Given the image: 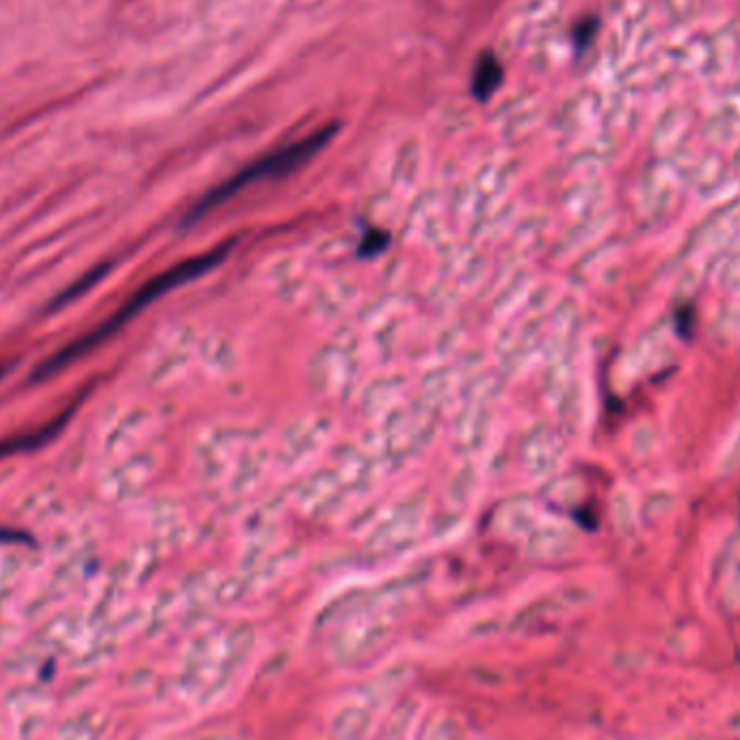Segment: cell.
Returning <instances> with one entry per match:
<instances>
[{"mask_svg": "<svg viewBox=\"0 0 740 740\" xmlns=\"http://www.w3.org/2000/svg\"><path fill=\"white\" fill-rule=\"evenodd\" d=\"M409 669L395 665L379 671L357 691L346 695L334 708L330 719V739L368 740L379 723L384 710L390 706L398 689L407 682Z\"/></svg>", "mask_w": 740, "mask_h": 740, "instance_id": "obj_1", "label": "cell"}, {"mask_svg": "<svg viewBox=\"0 0 740 740\" xmlns=\"http://www.w3.org/2000/svg\"><path fill=\"white\" fill-rule=\"evenodd\" d=\"M396 613H357L336 624L330 656L338 665H353L382 647L395 624Z\"/></svg>", "mask_w": 740, "mask_h": 740, "instance_id": "obj_2", "label": "cell"}, {"mask_svg": "<svg viewBox=\"0 0 740 740\" xmlns=\"http://www.w3.org/2000/svg\"><path fill=\"white\" fill-rule=\"evenodd\" d=\"M332 438L334 420L330 416H303L284 429L273 463L282 472H299L325 450Z\"/></svg>", "mask_w": 740, "mask_h": 740, "instance_id": "obj_3", "label": "cell"}, {"mask_svg": "<svg viewBox=\"0 0 740 740\" xmlns=\"http://www.w3.org/2000/svg\"><path fill=\"white\" fill-rule=\"evenodd\" d=\"M362 375V351L353 338L319 348L310 362V379L316 390L327 395L351 393Z\"/></svg>", "mask_w": 740, "mask_h": 740, "instance_id": "obj_4", "label": "cell"}, {"mask_svg": "<svg viewBox=\"0 0 740 740\" xmlns=\"http://www.w3.org/2000/svg\"><path fill=\"white\" fill-rule=\"evenodd\" d=\"M258 635L251 626L239 624L226 633H221V649L217 658V667L208 689L199 697V708H208L217 703L226 692L232 689L234 680L246 671L247 663L253 656Z\"/></svg>", "mask_w": 740, "mask_h": 740, "instance_id": "obj_5", "label": "cell"}, {"mask_svg": "<svg viewBox=\"0 0 740 740\" xmlns=\"http://www.w3.org/2000/svg\"><path fill=\"white\" fill-rule=\"evenodd\" d=\"M262 442L260 431L246 425H221L201 440V468L210 481H228L247 448Z\"/></svg>", "mask_w": 740, "mask_h": 740, "instance_id": "obj_6", "label": "cell"}, {"mask_svg": "<svg viewBox=\"0 0 740 740\" xmlns=\"http://www.w3.org/2000/svg\"><path fill=\"white\" fill-rule=\"evenodd\" d=\"M427 504L420 498H407L384 509L366 527V545L371 550H390L411 542L425 527Z\"/></svg>", "mask_w": 740, "mask_h": 740, "instance_id": "obj_7", "label": "cell"}, {"mask_svg": "<svg viewBox=\"0 0 740 740\" xmlns=\"http://www.w3.org/2000/svg\"><path fill=\"white\" fill-rule=\"evenodd\" d=\"M219 649H221V633H204L185 647L174 678L176 692L183 699L198 703L199 697L212 680Z\"/></svg>", "mask_w": 740, "mask_h": 740, "instance_id": "obj_8", "label": "cell"}, {"mask_svg": "<svg viewBox=\"0 0 740 740\" xmlns=\"http://www.w3.org/2000/svg\"><path fill=\"white\" fill-rule=\"evenodd\" d=\"M587 600H590V592L581 590V587H567V590L545 593L542 597H538V600L520 606L511 617H507L504 630H509V633H522L529 626L542 624L545 619H552V617H559V615L567 613V611L579 608Z\"/></svg>", "mask_w": 740, "mask_h": 740, "instance_id": "obj_9", "label": "cell"}, {"mask_svg": "<svg viewBox=\"0 0 740 740\" xmlns=\"http://www.w3.org/2000/svg\"><path fill=\"white\" fill-rule=\"evenodd\" d=\"M524 554L535 561H554L572 554L579 545L576 531L561 520L542 518L538 527L522 540Z\"/></svg>", "mask_w": 740, "mask_h": 740, "instance_id": "obj_10", "label": "cell"}, {"mask_svg": "<svg viewBox=\"0 0 740 740\" xmlns=\"http://www.w3.org/2000/svg\"><path fill=\"white\" fill-rule=\"evenodd\" d=\"M7 712L18 740L40 739L46 730L50 699L42 691H18L7 699Z\"/></svg>", "mask_w": 740, "mask_h": 740, "instance_id": "obj_11", "label": "cell"}, {"mask_svg": "<svg viewBox=\"0 0 740 740\" xmlns=\"http://www.w3.org/2000/svg\"><path fill=\"white\" fill-rule=\"evenodd\" d=\"M563 455L565 445L561 436L548 427H535L524 440V466L533 479L552 477L561 468Z\"/></svg>", "mask_w": 740, "mask_h": 740, "instance_id": "obj_12", "label": "cell"}, {"mask_svg": "<svg viewBox=\"0 0 740 740\" xmlns=\"http://www.w3.org/2000/svg\"><path fill=\"white\" fill-rule=\"evenodd\" d=\"M359 296V289L353 280L336 278L321 284L314 293L308 296L310 314L321 323H334L353 308Z\"/></svg>", "mask_w": 740, "mask_h": 740, "instance_id": "obj_13", "label": "cell"}, {"mask_svg": "<svg viewBox=\"0 0 740 740\" xmlns=\"http://www.w3.org/2000/svg\"><path fill=\"white\" fill-rule=\"evenodd\" d=\"M264 280L275 295L289 303L301 301L308 293V278L295 253H284L271 260L264 269Z\"/></svg>", "mask_w": 740, "mask_h": 740, "instance_id": "obj_14", "label": "cell"}, {"mask_svg": "<svg viewBox=\"0 0 740 740\" xmlns=\"http://www.w3.org/2000/svg\"><path fill=\"white\" fill-rule=\"evenodd\" d=\"M271 461H273V452L262 442L247 448L246 452L241 455V459L237 461L234 470L230 472L228 481L223 483L228 493L237 498V496L253 492L260 486V481L264 479Z\"/></svg>", "mask_w": 740, "mask_h": 740, "instance_id": "obj_15", "label": "cell"}, {"mask_svg": "<svg viewBox=\"0 0 740 740\" xmlns=\"http://www.w3.org/2000/svg\"><path fill=\"white\" fill-rule=\"evenodd\" d=\"M611 217L608 212H595L590 217H583L579 223H574L556 243V258L567 260L585 249L595 246L608 230H611Z\"/></svg>", "mask_w": 740, "mask_h": 740, "instance_id": "obj_16", "label": "cell"}, {"mask_svg": "<svg viewBox=\"0 0 740 740\" xmlns=\"http://www.w3.org/2000/svg\"><path fill=\"white\" fill-rule=\"evenodd\" d=\"M542 518V513L538 511V507L531 500L513 498L498 509L493 524L504 538L522 542L538 527V522Z\"/></svg>", "mask_w": 740, "mask_h": 740, "instance_id": "obj_17", "label": "cell"}, {"mask_svg": "<svg viewBox=\"0 0 740 740\" xmlns=\"http://www.w3.org/2000/svg\"><path fill=\"white\" fill-rule=\"evenodd\" d=\"M403 390H405V379L400 375H384L373 379L359 396L362 411L373 423H377L382 416H386L400 405Z\"/></svg>", "mask_w": 740, "mask_h": 740, "instance_id": "obj_18", "label": "cell"}, {"mask_svg": "<svg viewBox=\"0 0 740 740\" xmlns=\"http://www.w3.org/2000/svg\"><path fill=\"white\" fill-rule=\"evenodd\" d=\"M739 208H726L721 212H715L712 217H708L692 230L685 251L695 253V251H706V249L721 246L739 228Z\"/></svg>", "mask_w": 740, "mask_h": 740, "instance_id": "obj_19", "label": "cell"}, {"mask_svg": "<svg viewBox=\"0 0 740 740\" xmlns=\"http://www.w3.org/2000/svg\"><path fill=\"white\" fill-rule=\"evenodd\" d=\"M535 286L538 284H535L533 273L524 267H518L515 271L509 273V280L500 284L496 299H493V314L502 321L513 319V314H518L527 305Z\"/></svg>", "mask_w": 740, "mask_h": 740, "instance_id": "obj_20", "label": "cell"}, {"mask_svg": "<svg viewBox=\"0 0 740 740\" xmlns=\"http://www.w3.org/2000/svg\"><path fill=\"white\" fill-rule=\"evenodd\" d=\"M665 351V338L656 332L645 334L642 341H637L633 348L626 353L619 373L624 379H635L637 375H642L645 368H649L652 364L658 362L660 353Z\"/></svg>", "mask_w": 740, "mask_h": 740, "instance_id": "obj_21", "label": "cell"}, {"mask_svg": "<svg viewBox=\"0 0 740 740\" xmlns=\"http://www.w3.org/2000/svg\"><path fill=\"white\" fill-rule=\"evenodd\" d=\"M611 520L622 535H633L642 520V504L628 486H617L611 493Z\"/></svg>", "mask_w": 740, "mask_h": 740, "instance_id": "obj_22", "label": "cell"}, {"mask_svg": "<svg viewBox=\"0 0 740 740\" xmlns=\"http://www.w3.org/2000/svg\"><path fill=\"white\" fill-rule=\"evenodd\" d=\"M411 740H475V734L457 715L442 710L429 717Z\"/></svg>", "mask_w": 740, "mask_h": 740, "instance_id": "obj_23", "label": "cell"}, {"mask_svg": "<svg viewBox=\"0 0 740 740\" xmlns=\"http://www.w3.org/2000/svg\"><path fill=\"white\" fill-rule=\"evenodd\" d=\"M548 232H550V221L545 217H529L520 223H513V228L509 230L513 253H518L520 260L524 256L535 253L545 241Z\"/></svg>", "mask_w": 740, "mask_h": 740, "instance_id": "obj_24", "label": "cell"}, {"mask_svg": "<svg viewBox=\"0 0 740 740\" xmlns=\"http://www.w3.org/2000/svg\"><path fill=\"white\" fill-rule=\"evenodd\" d=\"M201 357H204V364L212 373L223 375V377L237 373L239 362H241L237 346H234V343L230 338H226V336H212L208 343H204V346H201Z\"/></svg>", "mask_w": 740, "mask_h": 740, "instance_id": "obj_25", "label": "cell"}, {"mask_svg": "<svg viewBox=\"0 0 740 740\" xmlns=\"http://www.w3.org/2000/svg\"><path fill=\"white\" fill-rule=\"evenodd\" d=\"M502 65L492 52L479 56L475 72H472V96L479 102L492 98L502 85Z\"/></svg>", "mask_w": 740, "mask_h": 740, "instance_id": "obj_26", "label": "cell"}, {"mask_svg": "<svg viewBox=\"0 0 740 740\" xmlns=\"http://www.w3.org/2000/svg\"><path fill=\"white\" fill-rule=\"evenodd\" d=\"M457 384H459L457 373L448 366H438V368L427 371L420 379V403H425L427 407L440 405L455 393Z\"/></svg>", "mask_w": 740, "mask_h": 740, "instance_id": "obj_27", "label": "cell"}, {"mask_svg": "<svg viewBox=\"0 0 740 740\" xmlns=\"http://www.w3.org/2000/svg\"><path fill=\"white\" fill-rule=\"evenodd\" d=\"M104 726L100 712H81L61 723L52 740H98Z\"/></svg>", "mask_w": 740, "mask_h": 740, "instance_id": "obj_28", "label": "cell"}, {"mask_svg": "<svg viewBox=\"0 0 740 740\" xmlns=\"http://www.w3.org/2000/svg\"><path fill=\"white\" fill-rule=\"evenodd\" d=\"M477 486V468L470 461H463L450 477L446 486V498L452 507H461L470 500Z\"/></svg>", "mask_w": 740, "mask_h": 740, "instance_id": "obj_29", "label": "cell"}, {"mask_svg": "<svg viewBox=\"0 0 740 740\" xmlns=\"http://www.w3.org/2000/svg\"><path fill=\"white\" fill-rule=\"evenodd\" d=\"M400 305H403V303H400L398 296H384V299L375 301L373 305H368V308L362 312V323H364V327H368V330L373 332V330L382 327L384 323L393 321V319L398 316Z\"/></svg>", "mask_w": 740, "mask_h": 740, "instance_id": "obj_30", "label": "cell"}, {"mask_svg": "<svg viewBox=\"0 0 740 740\" xmlns=\"http://www.w3.org/2000/svg\"><path fill=\"white\" fill-rule=\"evenodd\" d=\"M658 446V431L652 423L643 420V423H637L628 436V448L630 452L637 457V459H643V457H649Z\"/></svg>", "mask_w": 740, "mask_h": 740, "instance_id": "obj_31", "label": "cell"}, {"mask_svg": "<svg viewBox=\"0 0 740 740\" xmlns=\"http://www.w3.org/2000/svg\"><path fill=\"white\" fill-rule=\"evenodd\" d=\"M717 282L721 289H726L728 293L737 295L740 299V249L728 253L719 269H717Z\"/></svg>", "mask_w": 740, "mask_h": 740, "instance_id": "obj_32", "label": "cell"}, {"mask_svg": "<svg viewBox=\"0 0 740 740\" xmlns=\"http://www.w3.org/2000/svg\"><path fill=\"white\" fill-rule=\"evenodd\" d=\"M740 466V425L734 434L728 438V442L721 448L717 459V472L719 475H732Z\"/></svg>", "mask_w": 740, "mask_h": 740, "instance_id": "obj_33", "label": "cell"}, {"mask_svg": "<svg viewBox=\"0 0 740 740\" xmlns=\"http://www.w3.org/2000/svg\"><path fill=\"white\" fill-rule=\"evenodd\" d=\"M674 504H676V498L669 490H654L645 498L642 513H645L647 518H665L671 513Z\"/></svg>", "mask_w": 740, "mask_h": 740, "instance_id": "obj_34", "label": "cell"}, {"mask_svg": "<svg viewBox=\"0 0 740 740\" xmlns=\"http://www.w3.org/2000/svg\"><path fill=\"white\" fill-rule=\"evenodd\" d=\"M717 332L726 338H739L740 336V299L739 303L726 308L717 316Z\"/></svg>", "mask_w": 740, "mask_h": 740, "instance_id": "obj_35", "label": "cell"}, {"mask_svg": "<svg viewBox=\"0 0 740 740\" xmlns=\"http://www.w3.org/2000/svg\"><path fill=\"white\" fill-rule=\"evenodd\" d=\"M595 31H597V20H595V18H587V20H583V22L576 27V31H574V42H576V49H587V46L592 44Z\"/></svg>", "mask_w": 740, "mask_h": 740, "instance_id": "obj_36", "label": "cell"}, {"mask_svg": "<svg viewBox=\"0 0 740 740\" xmlns=\"http://www.w3.org/2000/svg\"><path fill=\"white\" fill-rule=\"evenodd\" d=\"M459 343H461V334L457 330H446L445 334L440 336V341H438V348L440 351H452Z\"/></svg>", "mask_w": 740, "mask_h": 740, "instance_id": "obj_37", "label": "cell"}, {"mask_svg": "<svg viewBox=\"0 0 740 740\" xmlns=\"http://www.w3.org/2000/svg\"><path fill=\"white\" fill-rule=\"evenodd\" d=\"M232 732L230 730H212V732H204L201 737L194 740H232Z\"/></svg>", "mask_w": 740, "mask_h": 740, "instance_id": "obj_38", "label": "cell"}, {"mask_svg": "<svg viewBox=\"0 0 740 740\" xmlns=\"http://www.w3.org/2000/svg\"><path fill=\"white\" fill-rule=\"evenodd\" d=\"M7 715H9V712H7V703H4V701H2V699H0V726H2V723H4V719H7Z\"/></svg>", "mask_w": 740, "mask_h": 740, "instance_id": "obj_39", "label": "cell"}, {"mask_svg": "<svg viewBox=\"0 0 740 740\" xmlns=\"http://www.w3.org/2000/svg\"><path fill=\"white\" fill-rule=\"evenodd\" d=\"M730 723H732V730H740V710L739 715H734V717H732V721H730Z\"/></svg>", "mask_w": 740, "mask_h": 740, "instance_id": "obj_40", "label": "cell"}, {"mask_svg": "<svg viewBox=\"0 0 740 740\" xmlns=\"http://www.w3.org/2000/svg\"><path fill=\"white\" fill-rule=\"evenodd\" d=\"M680 740H697V739H680Z\"/></svg>", "mask_w": 740, "mask_h": 740, "instance_id": "obj_41", "label": "cell"}, {"mask_svg": "<svg viewBox=\"0 0 740 740\" xmlns=\"http://www.w3.org/2000/svg\"><path fill=\"white\" fill-rule=\"evenodd\" d=\"M160 740H174V739H160Z\"/></svg>", "mask_w": 740, "mask_h": 740, "instance_id": "obj_42", "label": "cell"}, {"mask_svg": "<svg viewBox=\"0 0 740 740\" xmlns=\"http://www.w3.org/2000/svg\"><path fill=\"white\" fill-rule=\"evenodd\" d=\"M0 375H2V368H0Z\"/></svg>", "mask_w": 740, "mask_h": 740, "instance_id": "obj_43", "label": "cell"}]
</instances>
